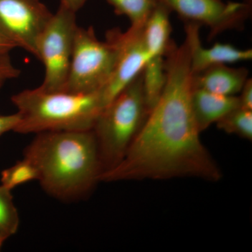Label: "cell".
Segmentation results:
<instances>
[{"mask_svg": "<svg viewBox=\"0 0 252 252\" xmlns=\"http://www.w3.org/2000/svg\"><path fill=\"white\" fill-rule=\"evenodd\" d=\"M166 82L160 98L120 163L100 182L192 177L221 180L220 167L203 145L192 111L193 74L188 44L172 41L165 56Z\"/></svg>", "mask_w": 252, "mask_h": 252, "instance_id": "cell-1", "label": "cell"}, {"mask_svg": "<svg viewBox=\"0 0 252 252\" xmlns=\"http://www.w3.org/2000/svg\"><path fill=\"white\" fill-rule=\"evenodd\" d=\"M24 158L35 167L42 189L62 201L85 198L100 182L102 166L92 130L36 134Z\"/></svg>", "mask_w": 252, "mask_h": 252, "instance_id": "cell-2", "label": "cell"}, {"mask_svg": "<svg viewBox=\"0 0 252 252\" xmlns=\"http://www.w3.org/2000/svg\"><path fill=\"white\" fill-rule=\"evenodd\" d=\"M11 101L20 115L14 132L21 134L92 130L104 108L99 92H51L39 87L18 93Z\"/></svg>", "mask_w": 252, "mask_h": 252, "instance_id": "cell-3", "label": "cell"}, {"mask_svg": "<svg viewBox=\"0 0 252 252\" xmlns=\"http://www.w3.org/2000/svg\"><path fill=\"white\" fill-rule=\"evenodd\" d=\"M142 72L102 109L93 127L102 175L120 163L148 117Z\"/></svg>", "mask_w": 252, "mask_h": 252, "instance_id": "cell-4", "label": "cell"}, {"mask_svg": "<svg viewBox=\"0 0 252 252\" xmlns=\"http://www.w3.org/2000/svg\"><path fill=\"white\" fill-rule=\"evenodd\" d=\"M117 54V28L107 32L106 40L101 41L92 26H78L64 91L78 94L99 92L112 76Z\"/></svg>", "mask_w": 252, "mask_h": 252, "instance_id": "cell-5", "label": "cell"}, {"mask_svg": "<svg viewBox=\"0 0 252 252\" xmlns=\"http://www.w3.org/2000/svg\"><path fill=\"white\" fill-rule=\"evenodd\" d=\"M78 26L76 13L60 5L41 33L36 59L44 66V78L39 86L46 91H64L72 59Z\"/></svg>", "mask_w": 252, "mask_h": 252, "instance_id": "cell-6", "label": "cell"}, {"mask_svg": "<svg viewBox=\"0 0 252 252\" xmlns=\"http://www.w3.org/2000/svg\"><path fill=\"white\" fill-rule=\"evenodd\" d=\"M175 12L184 23L208 28L209 39L229 31H241L252 14V7L243 1L224 0H158Z\"/></svg>", "mask_w": 252, "mask_h": 252, "instance_id": "cell-7", "label": "cell"}, {"mask_svg": "<svg viewBox=\"0 0 252 252\" xmlns=\"http://www.w3.org/2000/svg\"><path fill=\"white\" fill-rule=\"evenodd\" d=\"M53 13L40 0H0V34L36 57V46Z\"/></svg>", "mask_w": 252, "mask_h": 252, "instance_id": "cell-8", "label": "cell"}, {"mask_svg": "<svg viewBox=\"0 0 252 252\" xmlns=\"http://www.w3.org/2000/svg\"><path fill=\"white\" fill-rule=\"evenodd\" d=\"M142 28L117 29L118 54L110 79L99 93L104 107L143 71L149 57L142 39Z\"/></svg>", "mask_w": 252, "mask_h": 252, "instance_id": "cell-9", "label": "cell"}, {"mask_svg": "<svg viewBox=\"0 0 252 252\" xmlns=\"http://www.w3.org/2000/svg\"><path fill=\"white\" fill-rule=\"evenodd\" d=\"M195 23H185V41L190 53V66L193 74H198L211 66L250 61L252 49H240L229 44L216 43L206 49L202 45L200 30Z\"/></svg>", "mask_w": 252, "mask_h": 252, "instance_id": "cell-10", "label": "cell"}, {"mask_svg": "<svg viewBox=\"0 0 252 252\" xmlns=\"http://www.w3.org/2000/svg\"><path fill=\"white\" fill-rule=\"evenodd\" d=\"M248 79L246 68L216 64L193 74V86L220 95L233 96L240 93Z\"/></svg>", "mask_w": 252, "mask_h": 252, "instance_id": "cell-11", "label": "cell"}, {"mask_svg": "<svg viewBox=\"0 0 252 252\" xmlns=\"http://www.w3.org/2000/svg\"><path fill=\"white\" fill-rule=\"evenodd\" d=\"M191 107L195 123L202 132L228 113L240 107V99L238 96L220 95L194 88Z\"/></svg>", "mask_w": 252, "mask_h": 252, "instance_id": "cell-12", "label": "cell"}, {"mask_svg": "<svg viewBox=\"0 0 252 252\" xmlns=\"http://www.w3.org/2000/svg\"><path fill=\"white\" fill-rule=\"evenodd\" d=\"M170 10L158 2L142 28V39L149 59L165 57L171 44Z\"/></svg>", "mask_w": 252, "mask_h": 252, "instance_id": "cell-13", "label": "cell"}, {"mask_svg": "<svg viewBox=\"0 0 252 252\" xmlns=\"http://www.w3.org/2000/svg\"><path fill=\"white\" fill-rule=\"evenodd\" d=\"M142 74L144 97L150 112L160 98L166 82L165 57L149 59Z\"/></svg>", "mask_w": 252, "mask_h": 252, "instance_id": "cell-14", "label": "cell"}, {"mask_svg": "<svg viewBox=\"0 0 252 252\" xmlns=\"http://www.w3.org/2000/svg\"><path fill=\"white\" fill-rule=\"evenodd\" d=\"M119 16H125L130 21V27L142 28L154 9L158 0H105Z\"/></svg>", "mask_w": 252, "mask_h": 252, "instance_id": "cell-15", "label": "cell"}, {"mask_svg": "<svg viewBox=\"0 0 252 252\" xmlns=\"http://www.w3.org/2000/svg\"><path fill=\"white\" fill-rule=\"evenodd\" d=\"M220 130L248 141L252 140V111L237 108L216 123Z\"/></svg>", "mask_w": 252, "mask_h": 252, "instance_id": "cell-16", "label": "cell"}, {"mask_svg": "<svg viewBox=\"0 0 252 252\" xmlns=\"http://www.w3.org/2000/svg\"><path fill=\"white\" fill-rule=\"evenodd\" d=\"M11 190L0 186V235L6 239L17 232L20 219Z\"/></svg>", "mask_w": 252, "mask_h": 252, "instance_id": "cell-17", "label": "cell"}, {"mask_svg": "<svg viewBox=\"0 0 252 252\" xmlns=\"http://www.w3.org/2000/svg\"><path fill=\"white\" fill-rule=\"evenodd\" d=\"M32 180H37V172L34 165L24 157L1 173V185L11 190Z\"/></svg>", "mask_w": 252, "mask_h": 252, "instance_id": "cell-18", "label": "cell"}, {"mask_svg": "<svg viewBox=\"0 0 252 252\" xmlns=\"http://www.w3.org/2000/svg\"><path fill=\"white\" fill-rule=\"evenodd\" d=\"M21 71L11 62L9 55L0 56V81L10 80L19 77Z\"/></svg>", "mask_w": 252, "mask_h": 252, "instance_id": "cell-19", "label": "cell"}, {"mask_svg": "<svg viewBox=\"0 0 252 252\" xmlns=\"http://www.w3.org/2000/svg\"><path fill=\"white\" fill-rule=\"evenodd\" d=\"M240 108L252 111V80L249 78L243 89L240 91Z\"/></svg>", "mask_w": 252, "mask_h": 252, "instance_id": "cell-20", "label": "cell"}, {"mask_svg": "<svg viewBox=\"0 0 252 252\" xmlns=\"http://www.w3.org/2000/svg\"><path fill=\"white\" fill-rule=\"evenodd\" d=\"M20 122L18 113L10 115L0 116V136L9 131H14Z\"/></svg>", "mask_w": 252, "mask_h": 252, "instance_id": "cell-21", "label": "cell"}, {"mask_svg": "<svg viewBox=\"0 0 252 252\" xmlns=\"http://www.w3.org/2000/svg\"><path fill=\"white\" fill-rule=\"evenodd\" d=\"M87 1L88 0H61V5L77 13L84 6Z\"/></svg>", "mask_w": 252, "mask_h": 252, "instance_id": "cell-22", "label": "cell"}, {"mask_svg": "<svg viewBox=\"0 0 252 252\" xmlns=\"http://www.w3.org/2000/svg\"><path fill=\"white\" fill-rule=\"evenodd\" d=\"M16 48H17V46L14 43L0 34V56L9 54L12 50Z\"/></svg>", "mask_w": 252, "mask_h": 252, "instance_id": "cell-23", "label": "cell"}, {"mask_svg": "<svg viewBox=\"0 0 252 252\" xmlns=\"http://www.w3.org/2000/svg\"><path fill=\"white\" fill-rule=\"evenodd\" d=\"M7 240L5 237L3 236V235H0V250H1V247H2L3 244H4V242Z\"/></svg>", "mask_w": 252, "mask_h": 252, "instance_id": "cell-24", "label": "cell"}, {"mask_svg": "<svg viewBox=\"0 0 252 252\" xmlns=\"http://www.w3.org/2000/svg\"><path fill=\"white\" fill-rule=\"evenodd\" d=\"M243 2L245 3V4H248L249 6H251L252 7V0H242Z\"/></svg>", "mask_w": 252, "mask_h": 252, "instance_id": "cell-25", "label": "cell"}, {"mask_svg": "<svg viewBox=\"0 0 252 252\" xmlns=\"http://www.w3.org/2000/svg\"><path fill=\"white\" fill-rule=\"evenodd\" d=\"M4 82H3V81H0V89H1V86H2L3 84H4Z\"/></svg>", "mask_w": 252, "mask_h": 252, "instance_id": "cell-26", "label": "cell"}]
</instances>
